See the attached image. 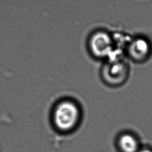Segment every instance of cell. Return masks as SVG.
Listing matches in <instances>:
<instances>
[{
	"label": "cell",
	"mask_w": 152,
	"mask_h": 152,
	"mask_svg": "<svg viewBox=\"0 0 152 152\" xmlns=\"http://www.w3.org/2000/svg\"><path fill=\"white\" fill-rule=\"evenodd\" d=\"M80 118L78 105L71 100L60 101L55 107L53 113L54 125L58 130L68 132L75 128Z\"/></svg>",
	"instance_id": "6da1fadb"
},
{
	"label": "cell",
	"mask_w": 152,
	"mask_h": 152,
	"mask_svg": "<svg viewBox=\"0 0 152 152\" xmlns=\"http://www.w3.org/2000/svg\"><path fill=\"white\" fill-rule=\"evenodd\" d=\"M128 65L119 58L110 59L103 66L101 75L105 82L112 86H118L125 82L129 74Z\"/></svg>",
	"instance_id": "7a4b0ae2"
},
{
	"label": "cell",
	"mask_w": 152,
	"mask_h": 152,
	"mask_svg": "<svg viewBox=\"0 0 152 152\" xmlns=\"http://www.w3.org/2000/svg\"><path fill=\"white\" fill-rule=\"evenodd\" d=\"M90 50L94 56L98 58L107 57L113 49V42L111 35L103 31L93 33L88 42Z\"/></svg>",
	"instance_id": "3957f363"
},
{
	"label": "cell",
	"mask_w": 152,
	"mask_h": 152,
	"mask_svg": "<svg viewBox=\"0 0 152 152\" xmlns=\"http://www.w3.org/2000/svg\"><path fill=\"white\" fill-rule=\"evenodd\" d=\"M128 55L136 62H142L147 59L150 54L151 46L145 38L138 37L132 40L128 47Z\"/></svg>",
	"instance_id": "277c9868"
},
{
	"label": "cell",
	"mask_w": 152,
	"mask_h": 152,
	"mask_svg": "<svg viewBox=\"0 0 152 152\" xmlns=\"http://www.w3.org/2000/svg\"><path fill=\"white\" fill-rule=\"evenodd\" d=\"M117 145L121 152H138L140 149L137 139L131 133L121 135L118 138Z\"/></svg>",
	"instance_id": "5b68a950"
},
{
	"label": "cell",
	"mask_w": 152,
	"mask_h": 152,
	"mask_svg": "<svg viewBox=\"0 0 152 152\" xmlns=\"http://www.w3.org/2000/svg\"><path fill=\"white\" fill-rule=\"evenodd\" d=\"M138 152H152V150L148 148H140Z\"/></svg>",
	"instance_id": "8992f818"
}]
</instances>
